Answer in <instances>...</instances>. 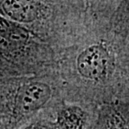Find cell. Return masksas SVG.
Masks as SVG:
<instances>
[{
    "label": "cell",
    "mask_w": 129,
    "mask_h": 129,
    "mask_svg": "<svg viewBox=\"0 0 129 129\" xmlns=\"http://www.w3.org/2000/svg\"><path fill=\"white\" fill-rule=\"evenodd\" d=\"M89 1H63L53 15L19 23L0 13V77L37 76L55 71L81 29Z\"/></svg>",
    "instance_id": "cell-2"
},
{
    "label": "cell",
    "mask_w": 129,
    "mask_h": 129,
    "mask_svg": "<svg viewBox=\"0 0 129 129\" xmlns=\"http://www.w3.org/2000/svg\"><path fill=\"white\" fill-rule=\"evenodd\" d=\"M64 101L55 71L22 77H0V129H20L45 110Z\"/></svg>",
    "instance_id": "cell-3"
},
{
    "label": "cell",
    "mask_w": 129,
    "mask_h": 129,
    "mask_svg": "<svg viewBox=\"0 0 129 129\" xmlns=\"http://www.w3.org/2000/svg\"><path fill=\"white\" fill-rule=\"evenodd\" d=\"M91 112L82 106L63 101L55 109V129H85Z\"/></svg>",
    "instance_id": "cell-5"
},
{
    "label": "cell",
    "mask_w": 129,
    "mask_h": 129,
    "mask_svg": "<svg viewBox=\"0 0 129 129\" xmlns=\"http://www.w3.org/2000/svg\"><path fill=\"white\" fill-rule=\"evenodd\" d=\"M55 109L45 110L39 112L20 129H55Z\"/></svg>",
    "instance_id": "cell-6"
},
{
    "label": "cell",
    "mask_w": 129,
    "mask_h": 129,
    "mask_svg": "<svg viewBox=\"0 0 129 129\" xmlns=\"http://www.w3.org/2000/svg\"><path fill=\"white\" fill-rule=\"evenodd\" d=\"M128 1H90L81 31L56 66L64 102L94 110L128 102Z\"/></svg>",
    "instance_id": "cell-1"
},
{
    "label": "cell",
    "mask_w": 129,
    "mask_h": 129,
    "mask_svg": "<svg viewBox=\"0 0 129 129\" xmlns=\"http://www.w3.org/2000/svg\"><path fill=\"white\" fill-rule=\"evenodd\" d=\"M128 102H115L92 110L85 129H129Z\"/></svg>",
    "instance_id": "cell-4"
}]
</instances>
